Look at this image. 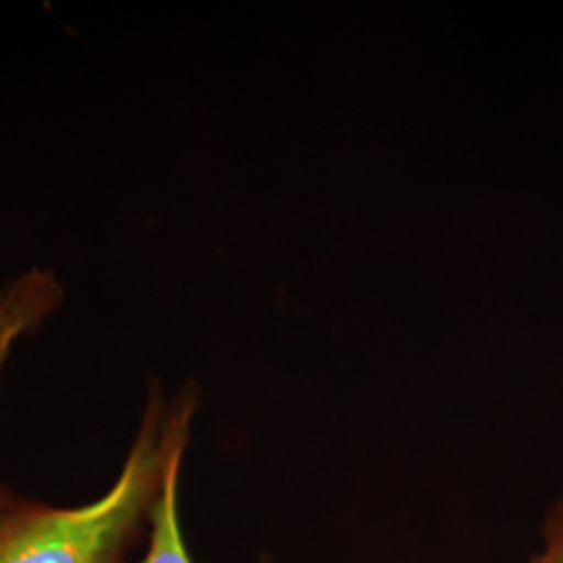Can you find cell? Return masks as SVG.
Returning <instances> with one entry per match:
<instances>
[{"label":"cell","mask_w":563,"mask_h":563,"mask_svg":"<svg viewBox=\"0 0 563 563\" xmlns=\"http://www.w3.org/2000/svg\"><path fill=\"white\" fill-rule=\"evenodd\" d=\"M197 395L153 393L118 483L99 501L57 509L15 495L0 509V563H125L184 457Z\"/></svg>","instance_id":"cell-1"},{"label":"cell","mask_w":563,"mask_h":563,"mask_svg":"<svg viewBox=\"0 0 563 563\" xmlns=\"http://www.w3.org/2000/svg\"><path fill=\"white\" fill-rule=\"evenodd\" d=\"M65 301V286L48 267H30L0 286V376L18 342L36 334ZM0 486V509L11 499Z\"/></svg>","instance_id":"cell-2"},{"label":"cell","mask_w":563,"mask_h":563,"mask_svg":"<svg viewBox=\"0 0 563 563\" xmlns=\"http://www.w3.org/2000/svg\"><path fill=\"white\" fill-rule=\"evenodd\" d=\"M181 460L172 463L167 472L162 497L151 516V544L142 563H195L184 543L178 516Z\"/></svg>","instance_id":"cell-3"},{"label":"cell","mask_w":563,"mask_h":563,"mask_svg":"<svg viewBox=\"0 0 563 563\" xmlns=\"http://www.w3.org/2000/svg\"><path fill=\"white\" fill-rule=\"evenodd\" d=\"M526 563H563V530L547 528L543 549Z\"/></svg>","instance_id":"cell-4"},{"label":"cell","mask_w":563,"mask_h":563,"mask_svg":"<svg viewBox=\"0 0 563 563\" xmlns=\"http://www.w3.org/2000/svg\"><path fill=\"white\" fill-rule=\"evenodd\" d=\"M547 528H558V530H563V501L558 505V507H555V511L551 514Z\"/></svg>","instance_id":"cell-5"}]
</instances>
